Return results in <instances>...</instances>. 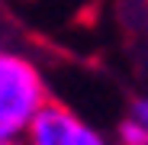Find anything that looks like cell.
I'll return each instance as SVG.
<instances>
[{
    "mask_svg": "<svg viewBox=\"0 0 148 145\" xmlns=\"http://www.w3.org/2000/svg\"><path fill=\"white\" fill-rule=\"evenodd\" d=\"M19 145H110V142L103 139V132L84 123L74 110L48 100L32 119V126L26 129Z\"/></svg>",
    "mask_w": 148,
    "mask_h": 145,
    "instance_id": "cell-2",
    "label": "cell"
},
{
    "mask_svg": "<svg viewBox=\"0 0 148 145\" xmlns=\"http://www.w3.org/2000/svg\"><path fill=\"white\" fill-rule=\"evenodd\" d=\"M45 103L48 87L39 68L16 52H0V145H19Z\"/></svg>",
    "mask_w": 148,
    "mask_h": 145,
    "instance_id": "cell-1",
    "label": "cell"
},
{
    "mask_svg": "<svg viewBox=\"0 0 148 145\" xmlns=\"http://www.w3.org/2000/svg\"><path fill=\"white\" fill-rule=\"evenodd\" d=\"M119 145H148V129L138 119H122L119 123Z\"/></svg>",
    "mask_w": 148,
    "mask_h": 145,
    "instance_id": "cell-3",
    "label": "cell"
},
{
    "mask_svg": "<svg viewBox=\"0 0 148 145\" xmlns=\"http://www.w3.org/2000/svg\"><path fill=\"white\" fill-rule=\"evenodd\" d=\"M129 116H132V119H138V123L148 129V97H135V100H132V110H129Z\"/></svg>",
    "mask_w": 148,
    "mask_h": 145,
    "instance_id": "cell-4",
    "label": "cell"
}]
</instances>
